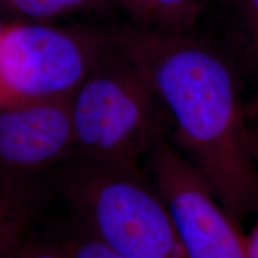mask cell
Returning a JSON list of instances; mask_svg holds the SVG:
<instances>
[{"label":"cell","mask_w":258,"mask_h":258,"mask_svg":"<svg viewBox=\"0 0 258 258\" xmlns=\"http://www.w3.org/2000/svg\"><path fill=\"white\" fill-rule=\"evenodd\" d=\"M175 122L177 148L198 167L235 224L258 211V167L246 106L228 59L180 32L147 31L120 42Z\"/></svg>","instance_id":"6da1fadb"},{"label":"cell","mask_w":258,"mask_h":258,"mask_svg":"<svg viewBox=\"0 0 258 258\" xmlns=\"http://www.w3.org/2000/svg\"><path fill=\"white\" fill-rule=\"evenodd\" d=\"M76 147L86 163L140 173L139 159L163 134L165 106L127 59L103 57L71 97Z\"/></svg>","instance_id":"7a4b0ae2"},{"label":"cell","mask_w":258,"mask_h":258,"mask_svg":"<svg viewBox=\"0 0 258 258\" xmlns=\"http://www.w3.org/2000/svg\"><path fill=\"white\" fill-rule=\"evenodd\" d=\"M63 189L117 258L186 257L165 203L140 173L86 163L70 173Z\"/></svg>","instance_id":"3957f363"},{"label":"cell","mask_w":258,"mask_h":258,"mask_svg":"<svg viewBox=\"0 0 258 258\" xmlns=\"http://www.w3.org/2000/svg\"><path fill=\"white\" fill-rule=\"evenodd\" d=\"M89 38L35 24L0 35V108L72 97L103 59Z\"/></svg>","instance_id":"277c9868"},{"label":"cell","mask_w":258,"mask_h":258,"mask_svg":"<svg viewBox=\"0 0 258 258\" xmlns=\"http://www.w3.org/2000/svg\"><path fill=\"white\" fill-rule=\"evenodd\" d=\"M186 257L245 258V235L207 179L163 134L145 154Z\"/></svg>","instance_id":"5b68a950"},{"label":"cell","mask_w":258,"mask_h":258,"mask_svg":"<svg viewBox=\"0 0 258 258\" xmlns=\"http://www.w3.org/2000/svg\"><path fill=\"white\" fill-rule=\"evenodd\" d=\"M76 147L71 97L0 108V164L34 172Z\"/></svg>","instance_id":"8992f818"},{"label":"cell","mask_w":258,"mask_h":258,"mask_svg":"<svg viewBox=\"0 0 258 258\" xmlns=\"http://www.w3.org/2000/svg\"><path fill=\"white\" fill-rule=\"evenodd\" d=\"M34 211L35 203L21 186L0 182V253L15 252Z\"/></svg>","instance_id":"52a82bcc"},{"label":"cell","mask_w":258,"mask_h":258,"mask_svg":"<svg viewBox=\"0 0 258 258\" xmlns=\"http://www.w3.org/2000/svg\"><path fill=\"white\" fill-rule=\"evenodd\" d=\"M139 15L158 25L159 30L182 32L192 24L198 0H127Z\"/></svg>","instance_id":"ba28073f"},{"label":"cell","mask_w":258,"mask_h":258,"mask_svg":"<svg viewBox=\"0 0 258 258\" xmlns=\"http://www.w3.org/2000/svg\"><path fill=\"white\" fill-rule=\"evenodd\" d=\"M17 252L23 257L36 258H117V254L93 233L91 237L71 238L50 245L22 247Z\"/></svg>","instance_id":"9c48e42d"},{"label":"cell","mask_w":258,"mask_h":258,"mask_svg":"<svg viewBox=\"0 0 258 258\" xmlns=\"http://www.w3.org/2000/svg\"><path fill=\"white\" fill-rule=\"evenodd\" d=\"M14 8L31 17L44 18L83 5L89 0H9Z\"/></svg>","instance_id":"30bf717a"},{"label":"cell","mask_w":258,"mask_h":258,"mask_svg":"<svg viewBox=\"0 0 258 258\" xmlns=\"http://www.w3.org/2000/svg\"><path fill=\"white\" fill-rule=\"evenodd\" d=\"M238 3L244 46L258 63V0H239Z\"/></svg>","instance_id":"8fae6325"},{"label":"cell","mask_w":258,"mask_h":258,"mask_svg":"<svg viewBox=\"0 0 258 258\" xmlns=\"http://www.w3.org/2000/svg\"><path fill=\"white\" fill-rule=\"evenodd\" d=\"M245 252L247 258H258V217L250 234L245 237Z\"/></svg>","instance_id":"7c38bea8"},{"label":"cell","mask_w":258,"mask_h":258,"mask_svg":"<svg viewBox=\"0 0 258 258\" xmlns=\"http://www.w3.org/2000/svg\"><path fill=\"white\" fill-rule=\"evenodd\" d=\"M249 146L251 154H252L254 163L258 167V125L254 128H250L249 132Z\"/></svg>","instance_id":"4fadbf2b"},{"label":"cell","mask_w":258,"mask_h":258,"mask_svg":"<svg viewBox=\"0 0 258 258\" xmlns=\"http://www.w3.org/2000/svg\"><path fill=\"white\" fill-rule=\"evenodd\" d=\"M246 115L247 118H257L258 120V97L246 106Z\"/></svg>","instance_id":"5bb4252c"},{"label":"cell","mask_w":258,"mask_h":258,"mask_svg":"<svg viewBox=\"0 0 258 258\" xmlns=\"http://www.w3.org/2000/svg\"><path fill=\"white\" fill-rule=\"evenodd\" d=\"M2 32H3V30H2V29H0V35H2Z\"/></svg>","instance_id":"9a60e30c"}]
</instances>
